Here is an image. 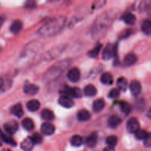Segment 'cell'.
Returning <instances> with one entry per match:
<instances>
[{
    "instance_id": "cell-17",
    "label": "cell",
    "mask_w": 151,
    "mask_h": 151,
    "mask_svg": "<svg viewBox=\"0 0 151 151\" xmlns=\"http://www.w3.org/2000/svg\"><path fill=\"white\" fill-rule=\"evenodd\" d=\"M40 106H41V104L36 100H31L27 103V109L32 112L38 111L39 109Z\"/></svg>"
},
{
    "instance_id": "cell-10",
    "label": "cell",
    "mask_w": 151,
    "mask_h": 151,
    "mask_svg": "<svg viewBox=\"0 0 151 151\" xmlns=\"http://www.w3.org/2000/svg\"><path fill=\"white\" fill-rule=\"evenodd\" d=\"M4 130L9 135H13L18 130L17 122H15V121H12V122H9V123H6L4 125Z\"/></svg>"
},
{
    "instance_id": "cell-25",
    "label": "cell",
    "mask_w": 151,
    "mask_h": 151,
    "mask_svg": "<svg viewBox=\"0 0 151 151\" xmlns=\"http://www.w3.org/2000/svg\"><path fill=\"white\" fill-rule=\"evenodd\" d=\"M22 124L23 128L28 131H32L34 128L33 122H32V119H29V118H25V119H24L23 120H22Z\"/></svg>"
},
{
    "instance_id": "cell-27",
    "label": "cell",
    "mask_w": 151,
    "mask_h": 151,
    "mask_svg": "<svg viewBox=\"0 0 151 151\" xmlns=\"http://www.w3.org/2000/svg\"><path fill=\"white\" fill-rule=\"evenodd\" d=\"M116 84H117L118 88L120 90H122V91H125L127 87H128V81H127V80L125 79V78H123V77H121V78H119V79L117 80Z\"/></svg>"
},
{
    "instance_id": "cell-8",
    "label": "cell",
    "mask_w": 151,
    "mask_h": 151,
    "mask_svg": "<svg viewBox=\"0 0 151 151\" xmlns=\"http://www.w3.org/2000/svg\"><path fill=\"white\" fill-rule=\"evenodd\" d=\"M12 85V80L10 77H1L0 78V90L6 91L10 88Z\"/></svg>"
},
{
    "instance_id": "cell-42",
    "label": "cell",
    "mask_w": 151,
    "mask_h": 151,
    "mask_svg": "<svg viewBox=\"0 0 151 151\" xmlns=\"http://www.w3.org/2000/svg\"><path fill=\"white\" fill-rule=\"evenodd\" d=\"M3 22H4V19H3V18L0 17V28H1V27L2 26Z\"/></svg>"
},
{
    "instance_id": "cell-15",
    "label": "cell",
    "mask_w": 151,
    "mask_h": 151,
    "mask_svg": "<svg viewBox=\"0 0 151 151\" xmlns=\"http://www.w3.org/2000/svg\"><path fill=\"white\" fill-rule=\"evenodd\" d=\"M91 118V114L88 111L85 110V109H82V110L79 111L78 113V120L81 122H86L90 119Z\"/></svg>"
},
{
    "instance_id": "cell-19",
    "label": "cell",
    "mask_w": 151,
    "mask_h": 151,
    "mask_svg": "<svg viewBox=\"0 0 151 151\" xmlns=\"http://www.w3.org/2000/svg\"><path fill=\"white\" fill-rule=\"evenodd\" d=\"M113 77L109 72H105L100 77V81L102 83L106 84V85H111L113 83Z\"/></svg>"
},
{
    "instance_id": "cell-44",
    "label": "cell",
    "mask_w": 151,
    "mask_h": 151,
    "mask_svg": "<svg viewBox=\"0 0 151 151\" xmlns=\"http://www.w3.org/2000/svg\"><path fill=\"white\" fill-rule=\"evenodd\" d=\"M1 142H0V146H1Z\"/></svg>"
},
{
    "instance_id": "cell-21",
    "label": "cell",
    "mask_w": 151,
    "mask_h": 151,
    "mask_svg": "<svg viewBox=\"0 0 151 151\" xmlns=\"http://www.w3.org/2000/svg\"><path fill=\"white\" fill-rule=\"evenodd\" d=\"M137 57L136 56V55L131 53V54L127 55L124 58V63L126 66H132L134 63L137 62Z\"/></svg>"
},
{
    "instance_id": "cell-1",
    "label": "cell",
    "mask_w": 151,
    "mask_h": 151,
    "mask_svg": "<svg viewBox=\"0 0 151 151\" xmlns=\"http://www.w3.org/2000/svg\"><path fill=\"white\" fill-rule=\"evenodd\" d=\"M66 17L63 16L50 19L38 29V35L41 37H50L56 35L62 30L66 24Z\"/></svg>"
},
{
    "instance_id": "cell-24",
    "label": "cell",
    "mask_w": 151,
    "mask_h": 151,
    "mask_svg": "<svg viewBox=\"0 0 151 151\" xmlns=\"http://www.w3.org/2000/svg\"><path fill=\"white\" fill-rule=\"evenodd\" d=\"M122 20L127 24H134L136 22V16L131 13H126L122 16Z\"/></svg>"
},
{
    "instance_id": "cell-3",
    "label": "cell",
    "mask_w": 151,
    "mask_h": 151,
    "mask_svg": "<svg viewBox=\"0 0 151 151\" xmlns=\"http://www.w3.org/2000/svg\"><path fill=\"white\" fill-rule=\"evenodd\" d=\"M126 127L128 132L131 133V134H134V133L135 134L139 130V123L136 118H131L127 122Z\"/></svg>"
},
{
    "instance_id": "cell-18",
    "label": "cell",
    "mask_w": 151,
    "mask_h": 151,
    "mask_svg": "<svg viewBox=\"0 0 151 151\" xmlns=\"http://www.w3.org/2000/svg\"><path fill=\"white\" fill-rule=\"evenodd\" d=\"M84 94L87 97H94L96 95L97 90L96 87L93 85H88L84 88Z\"/></svg>"
},
{
    "instance_id": "cell-2",
    "label": "cell",
    "mask_w": 151,
    "mask_h": 151,
    "mask_svg": "<svg viewBox=\"0 0 151 151\" xmlns=\"http://www.w3.org/2000/svg\"><path fill=\"white\" fill-rule=\"evenodd\" d=\"M69 63H70V60H67V59L60 60L58 63H55L46 72L45 75H44V78L48 81L56 79L64 72V70H66V68L69 66Z\"/></svg>"
},
{
    "instance_id": "cell-26",
    "label": "cell",
    "mask_w": 151,
    "mask_h": 151,
    "mask_svg": "<svg viewBox=\"0 0 151 151\" xmlns=\"http://www.w3.org/2000/svg\"><path fill=\"white\" fill-rule=\"evenodd\" d=\"M83 137L79 135L73 136L72 138L71 139V144H72V145L75 146V147H79L83 144Z\"/></svg>"
},
{
    "instance_id": "cell-5",
    "label": "cell",
    "mask_w": 151,
    "mask_h": 151,
    "mask_svg": "<svg viewBox=\"0 0 151 151\" xmlns=\"http://www.w3.org/2000/svg\"><path fill=\"white\" fill-rule=\"evenodd\" d=\"M115 52H116V47L114 45H112V44H108L103 52V60H109V59H110L114 55Z\"/></svg>"
},
{
    "instance_id": "cell-40",
    "label": "cell",
    "mask_w": 151,
    "mask_h": 151,
    "mask_svg": "<svg viewBox=\"0 0 151 151\" xmlns=\"http://www.w3.org/2000/svg\"><path fill=\"white\" fill-rule=\"evenodd\" d=\"M131 31L130 30V29H128V30H126V32H125V34H123V35H122V38H125V37L128 36V35L131 34Z\"/></svg>"
},
{
    "instance_id": "cell-11",
    "label": "cell",
    "mask_w": 151,
    "mask_h": 151,
    "mask_svg": "<svg viewBox=\"0 0 151 151\" xmlns=\"http://www.w3.org/2000/svg\"><path fill=\"white\" fill-rule=\"evenodd\" d=\"M59 104L63 107L66 108V109H69L72 108L74 106V101L69 97H66V96H62L60 97L58 100Z\"/></svg>"
},
{
    "instance_id": "cell-31",
    "label": "cell",
    "mask_w": 151,
    "mask_h": 151,
    "mask_svg": "<svg viewBox=\"0 0 151 151\" xmlns=\"http://www.w3.org/2000/svg\"><path fill=\"white\" fill-rule=\"evenodd\" d=\"M102 47V44H98L95 47H94L93 50H91V51L88 52V56H90L91 58H96L100 53V50H101Z\"/></svg>"
},
{
    "instance_id": "cell-32",
    "label": "cell",
    "mask_w": 151,
    "mask_h": 151,
    "mask_svg": "<svg viewBox=\"0 0 151 151\" xmlns=\"http://www.w3.org/2000/svg\"><path fill=\"white\" fill-rule=\"evenodd\" d=\"M106 143L109 145V147H114L117 144V137L115 136H110L106 139Z\"/></svg>"
},
{
    "instance_id": "cell-30",
    "label": "cell",
    "mask_w": 151,
    "mask_h": 151,
    "mask_svg": "<svg viewBox=\"0 0 151 151\" xmlns=\"http://www.w3.org/2000/svg\"><path fill=\"white\" fill-rule=\"evenodd\" d=\"M0 136H1V139H2V140L5 143H7V144H8V145H12V146L16 145V142H15V140L13 139L11 137H10V136L4 135V134H3L1 132V134H0Z\"/></svg>"
},
{
    "instance_id": "cell-23",
    "label": "cell",
    "mask_w": 151,
    "mask_h": 151,
    "mask_svg": "<svg viewBox=\"0 0 151 151\" xmlns=\"http://www.w3.org/2000/svg\"><path fill=\"white\" fill-rule=\"evenodd\" d=\"M41 116L42 117L43 119L47 121H51L54 119V114L52 111L49 110V109H44V110L41 111Z\"/></svg>"
},
{
    "instance_id": "cell-16",
    "label": "cell",
    "mask_w": 151,
    "mask_h": 151,
    "mask_svg": "<svg viewBox=\"0 0 151 151\" xmlns=\"http://www.w3.org/2000/svg\"><path fill=\"white\" fill-rule=\"evenodd\" d=\"M121 122H122V120H121L119 116H116V115H113V116H111L109 117L108 123H109V125L111 128H115L120 125Z\"/></svg>"
},
{
    "instance_id": "cell-37",
    "label": "cell",
    "mask_w": 151,
    "mask_h": 151,
    "mask_svg": "<svg viewBox=\"0 0 151 151\" xmlns=\"http://www.w3.org/2000/svg\"><path fill=\"white\" fill-rule=\"evenodd\" d=\"M82 95V93L80 88L75 87L73 88V94H72V97H75V98H79Z\"/></svg>"
},
{
    "instance_id": "cell-4",
    "label": "cell",
    "mask_w": 151,
    "mask_h": 151,
    "mask_svg": "<svg viewBox=\"0 0 151 151\" xmlns=\"http://www.w3.org/2000/svg\"><path fill=\"white\" fill-rule=\"evenodd\" d=\"M67 78L72 82H78L80 80V78H81V72H80V70L76 67L72 68L68 72Z\"/></svg>"
},
{
    "instance_id": "cell-41",
    "label": "cell",
    "mask_w": 151,
    "mask_h": 151,
    "mask_svg": "<svg viewBox=\"0 0 151 151\" xmlns=\"http://www.w3.org/2000/svg\"><path fill=\"white\" fill-rule=\"evenodd\" d=\"M103 151H115L114 149V147H106V148L103 150Z\"/></svg>"
},
{
    "instance_id": "cell-9",
    "label": "cell",
    "mask_w": 151,
    "mask_h": 151,
    "mask_svg": "<svg viewBox=\"0 0 151 151\" xmlns=\"http://www.w3.org/2000/svg\"><path fill=\"white\" fill-rule=\"evenodd\" d=\"M39 91V87L35 84L28 83L25 85L24 88V91L26 94L28 95H35Z\"/></svg>"
},
{
    "instance_id": "cell-35",
    "label": "cell",
    "mask_w": 151,
    "mask_h": 151,
    "mask_svg": "<svg viewBox=\"0 0 151 151\" xmlns=\"http://www.w3.org/2000/svg\"><path fill=\"white\" fill-rule=\"evenodd\" d=\"M60 48L59 47H57L56 49H53V50H50V51L52 52V53H50V52H48L47 53V58L49 59V60H50V58H55L56 56L58 55V53L60 52Z\"/></svg>"
},
{
    "instance_id": "cell-20",
    "label": "cell",
    "mask_w": 151,
    "mask_h": 151,
    "mask_svg": "<svg viewBox=\"0 0 151 151\" xmlns=\"http://www.w3.org/2000/svg\"><path fill=\"white\" fill-rule=\"evenodd\" d=\"M97 142V133L94 132L90 134L86 139V145L90 147H93L96 145Z\"/></svg>"
},
{
    "instance_id": "cell-33",
    "label": "cell",
    "mask_w": 151,
    "mask_h": 151,
    "mask_svg": "<svg viewBox=\"0 0 151 151\" xmlns=\"http://www.w3.org/2000/svg\"><path fill=\"white\" fill-rule=\"evenodd\" d=\"M136 137H137L138 139H143L144 140L146 137L148 136V133L147 131H144V130H139L137 132L135 133Z\"/></svg>"
},
{
    "instance_id": "cell-29",
    "label": "cell",
    "mask_w": 151,
    "mask_h": 151,
    "mask_svg": "<svg viewBox=\"0 0 151 151\" xmlns=\"http://www.w3.org/2000/svg\"><path fill=\"white\" fill-rule=\"evenodd\" d=\"M120 106V109L125 114H129L130 112L131 111V106L129 103L126 102H122L119 104Z\"/></svg>"
},
{
    "instance_id": "cell-36",
    "label": "cell",
    "mask_w": 151,
    "mask_h": 151,
    "mask_svg": "<svg viewBox=\"0 0 151 151\" xmlns=\"http://www.w3.org/2000/svg\"><path fill=\"white\" fill-rule=\"evenodd\" d=\"M119 96V90L118 88H113L109 93V97L111 98H116Z\"/></svg>"
},
{
    "instance_id": "cell-13",
    "label": "cell",
    "mask_w": 151,
    "mask_h": 151,
    "mask_svg": "<svg viewBox=\"0 0 151 151\" xmlns=\"http://www.w3.org/2000/svg\"><path fill=\"white\" fill-rule=\"evenodd\" d=\"M10 112L13 114V115L16 116L17 117H22L24 114L23 109H22V106L20 103H17V104L14 105L13 107L10 109Z\"/></svg>"
},
{
    "instance_id": "cell-22",
    "label": "cell",
    "mask_w": 151,
    "mask_h": 151,
    "mask_svg": "<svg viewBox=\"0 0 151 151\" xmlns=\"http://www.w3.org/2000/svg\"><path fill=\"white\" fill-rule=\"evenodd\" d=\"M22 28V22L20 20H15L12 23L10 29L13 33H18L21 31Z\"/></svg>"
},
{
    "instance_id": "cell-43",
    "label": "cell",
    "mask_w": 151,
    "mask_h": 151,
    "mask_svg": "<svg viewBox=\"0 0 151 151\" xmlns=\"http://www.w3.org/2000/svg\"><path fill=\"white\" fill-rule=\"evenodd\" d=\"M1 151H11L10 150V149H4V150H2Z\"/></svg>"
},
{
    "instance_id": "cell-28",
    "label": "cell",
    "mask_w": 151,
    "mask_h": 151,
    "mask_svg": "<svg viewBox=\"0 0 151 151\" xmlns=\"http://www.w3.org/2000/svg\"><path fill=\"white\" fill-rule=\"evenodd\" d=\"M142 29L143 32L145 33L147 35H150L151 33V22L150 21H145L142 25Z\"/></svg>"
},
{
    "instance_id": "cell-38",
    "label": "cell",
    "mask_w": 151,
    "mask_h": 151,
    "mask_svg": "<svg viewBox=\"0 0 151 151\" xmlns=\"http://www.w3.org/2000/svg\"><path fill=\"white\" fill-rule=\"evenodd\" d=\"M144 141H145V142H144L145 145L147 146V147H150V143H151V139H150V134H149L148 136H147V137L145 139Z\"/></svg>"
},
{
    "instance_id": "cell-14",
    "label": "cell",
    "mask_w": 151,
    "mask_h": 151,
    "mask_svg": "<svg viewBox=\"0 0 151 151\" xmlns=\"http://www.w3.org/2000/svg\"><path fill=\"white\" fill-rule=\"evenodd\" d=\"M92 108L93 111H94L95 113H99V112H100L105 108L104 100H102V99L96 100L94 102V103H93Z\"/></svg>"
},
{
    "instance_id": "cell-34",
    "label": "cell",
    "mask_w": 151,
    "mask_h": 151,
    "mask_svg": "<svg viewBox=\"0 0 151 151\" xmlns=\"http://www.w3.org/2000/svg\"><path fill=\"white\" fill-rule=\"evenodd\" d=\"M32 142H33L34 145L35 144H41L43 141V138L38 133H35V134L32 135V137H31Z\"/></svg>"
},
{
    "instance_id": "cell-39",
    "label": "cell",
    "mask_w": 151,
    "mask_h": 151,
    "mask_svg": "<svg viewBox=\"0 0 151 151\" xmlns=\"http://www.w3.org/2000/svg\"><path fill=\"white\" fill-rule=\"evenodd\" d=\"M35 6V4L34 1H28V2H27V6L26 7H33Z\"/></svg>"
},
{
    "instance_id": "cell-7",
    "label": "cell",
    "mask_w": 151,
    "mask_h": 151,
    "mask_svg": "<svg viewBox=\"0 0 151 151\" xmlns=\"http://www.w3.org/2000/svg\"><path fill=\"white\" fill-rule=\"evenodd\" d=\"M130 90L134 96H138L141 93L142 85L138 81H132L130 84Z\"/></svg>"
},
{
    "instance_id": "cell-12",
    "label": "cell",
    "mask_w": 151,
    "mask_h": 151,
    "mask_svg": "<svg viewBox=\"0 0 151 151\" xmlns=\"http://www.w3.org/2000/svg\"><path fill=\"white\" fill-rule=\"evenodd\" d=\"M34 143L32 142L31 137H27L21 144V148L24 151H31L33 148Z\"/></svg>"
},
{
    "instance_id": "cell-6",
    "label": "cell",
    "mask_w": 151,
    "mask_h": 151,
    "mask_svg": "<svg viewBox=\"0 0 151 151\" xmlns=\"http://www.w3.org/2000/svg\"><path fill=\"white\" fill-rule=\"evenodd\" d=\"M55 131V128L50 122H44L41 127V131L44 135L50 136L53 134Z\"/></svg>"
}]
</instances>
